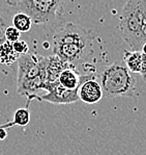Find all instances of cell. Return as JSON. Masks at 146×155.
<instances>
[{"instance_id":"obj_4","label":"cell","mask_w":146,"mask_h":155,"mask_svg":"<svg viewBox=\"0 0 146 155\" xmlns=\"http://www.w3.org/2000/svg\"><path fill=\"white\" fill-rule=\"evenodd\" d=\"M119 27L122 39L132 51H141L142 48V12L140 0H128L123 5Z\"/></svg>"},{"instance_id":"obj_19","label":"cell","mask_w":146,"mask_h":155,"mask_svg":"<svg viewBox=\"0 0 146 155\" xmlns=\"http://www.w3.org/2000/svg\"><path fill=\"white\" fill-rule=\"evenodd\" d=\"M5 1H6V3H8V5L17 6V4L21 1V0H5Z\"/></svg>"},{"instance_id":"obj_17","label":"cell","mask_w":146,"mask_h":155,"mask_svg":"<svg viewBox=\"0 0 146 155\" xmlns=\"http://www.w3.org/2000/svg\"><path fill=\"white\" fill-rule=\"evenodd\" d=\"M8 27V22L4 20L3 16L0 14V45L5 42V30Z\"/></svg>"},{"instance_id":"obj_18","label":"cell","mask_w":146,"mask_h":155,"mask_svg":"<svg viewBox=\"0 0 146 155\" xmlns=\"http://www.w3.org/2000/svg\"><path fill=\"white\" fill-rule=\"evenodd\" d=\"M141 76L146 80V55L142 53V68H141Z\"/></svg>"},{"instance_id":"obj_12","label":"cell","mask_w":146,"mask_h":155,"mask_svg":"<svg viewBox=\"0 0 146 155\" xmlns=\"http://www.w3.org/2000/svg\"><path fill=\"white\" fill-rule=\"evenodd\" d=\"M19 56L13 48L11 43L5 41L0 45V63L6 66H11L18 61Z\"/></svg>"},{"instance_id":"obj_8","label":"cell","mask_w":146,"mask_h":155,"mask_svg":"<svg viewBox=\"0 0 146 155\" xmlns=\"http://www.w3.org/2000/svg\"><path fill=\"white\" fill-rule=\"evenodd\" d=\"M72 66L69 63L58 57L57 55H51L47 57V66H46V74H47V84L58 81L60 74L64 69Z\"/></svg>"},{"instance_id":"obj_20","label":"cell","mask_w":146,"mask_h":155,"mask_svg":"<svg viewBox=\"0 0 146 155\" xmlns=\"http://www.w3.org/2000/svg\"><path fill=\"white\" fill-rule=\"evenodd\" d=\"M141 52H142L143 54H145V55H146V42L142 45V48H141Z\"/></svg>"},{"instance_id":"obj_14","label":"cell","mask_w":146,"mask_h":155,"mask_svg":"<svg viewBox=\"0 0 146 155\" xmlns=\"http://www.w3.org/2000/svg\"><path fill=\"white\" fill-rule=\"evenodd\" d=\"M21 32L19 31L17 28H15L14 26H8L5 30V41L9 43H15L20 40Z\"/></svg>"},{"instance_id":"obj_1","label":"cell","mask_w":146,"mask_h":155,"mask_svg":"<svg viewBox=\"0 0 146 155\" xmlns=\"http://www.w3.org/2000/svg\"><path fill=\"white\" fill-rule=\"evenodd\" d=\"M95 33L81 25L67 23L53 37L54 54L65 63L75 66L93 51Z\"/></svg>"},{"instance_id":"obj_11","label":"cell","mask_w":146,"mask_h":155,"mask_svg":"<svg viewBox=\"0 0 146 155\" xmlns=\"http://www.w3.org/2000/svg\"><path fill=\"white\" fill-rule=\"evenodd\" d=\"M30 122V113L29 109L27 106L25 107H20L16 110V113L14 114L13 121L8 123L6 125L0 126V127L4 128V129H8V128L11 127V126H27Z\"/></svg>"},{"instance_id":"obj_13","label":"cell","mask_w":146,"mask_h":155,"mask_svg":"<svg viewBox=\"0 0 146 155\" xmlns=\"http://www.w3.org/2000/svg\"><path fill=\"white\" fill-rule=\"evenodd\" d=\"M11 23L14 27L17 28L20 32H28L32 26V20L30 17L22 12H19L14 16Z\"/></svg>"},{"instance_id":"obj_10","label":"cell","mask_w":146,"mask_h":155,"mask_svg":"<svg viewBox=\"0 0 146 155\" xmlns=\"http://www.w3.org/2000/svg\"><path fill=\"white\" fill-rule=\"evenodd\" d=\"M123 63L133 74H140L142 68V52L124 50L123 51Z\"/></svg>"},{"instance_id":"obj_7","label":"cell","mask_w":146,"mask_h":155,"mask_svg":"<svg viewBox=\"0 0 146 155\" xmlns=\"http://www.w3.org/2000/svg\"><path fill=\"white\" fill-rule=\"evenodd\" d=\"M78 96L82 102L95 104L103 98V89L101 83L95 79V75L88 74L78 90Z\"/></svg>"},{"instance_id":"obj_3","label":"cell","mask_w":146,"mask_h":155,"mask_svg":"<svg viewBox=\"0 0 146 155\" xmlns=\"http://www.w3.org/2000/svg\"><path fill=\"white\" fill-rule=\"evenodd\" d=\"M103 94L109 98L136 96V78L129 72L123 61H115L105 67L100 73Z\"/></svg>"},{"instance_id":"obj_9","label":"cell","mask_w":146,"mask_h":155,"mask_svg":"<svg viewBox=\"0 0 146 155\" xmlns=\"http://www.w3.org/2000/svg\"><path fill=\"white\" fill-rule=\"evenodd\" d=\"M87 75L88 74H85V75L79 74L75 69V66L72 65L62 71L58 78V82L67 90H78Z\"/></svg>"},{"instance_id":"obj_15","label":"cell","mask_w":146,"mask_h":155,"mask_svg":"<svg viewBox=\"0 0 146 155\" xmlns=\"http://www.w3.org/2000/svg\"><path fill=\"white\" fill-rule=\"evenodd\" d=\"M11 45H13V48L18 55H24V54L28 53V52L30 51L29 47H28L27 43L25 41H20V40H19V41L13 43Z\"/></svg>"},{"instance_id":"obj_5","label":"cell","mask_w":146,"mask_h":155,"mask_svg":"<svg viewBox=\"0 0 146 155\" xmlns=\"http://www.w3.org/2000/svg\"><path fill=\"white\" fill-rule=\"evenodd\" d=\"M65 0H21L17 8L36 25H49L61 16Z\"/></svg>"},{"instance_id":"obj_2","label":"cell","mask_w":146,"mask_h":155,"mask_svg":"<svg viewBox=\"0 0 146 155\" xmlns=\"http://www.w3.org/2000/svg\"><path fill=\"white\" fill-rule=\"evenodd\" d=\"M17 61V93L30 101L39 91H47V57L29 51L19 56Z\"/></svg>"},{"instance_id":"obj_6","label":"cell","mask_w":146,"mask_h":155,"mask_svg":"<svg viewBox=\"0 0 146 155\" xmlns=\"http://www.w3.org/2000/svg\"><path fill=\"white\" fill-rule=\"evenodd\" d=\"M79 90V89H78ZM78 90H67L63 87L58 81L47 84V93L34 98L41 101H46L52 104H72L79 101Z\"/></svg>"},{"instance_id":"obj_16","label":"cell","mask_w":146,"mask_h":155,"mask_svg":"<svg viewBox=\"0 0 146 155\" xmlns=\"http://www.w3.org/2000/svg\"><path fill=\"white\" fill-rule=\"evenodd\" d=\"M141 3V12H142V42L143 44L146 42V0H140Z\"/></svg>"}]
</instances>
